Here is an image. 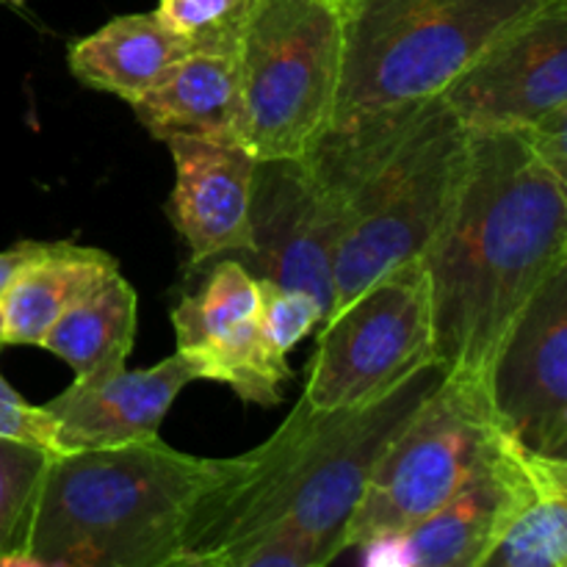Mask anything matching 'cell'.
I'll list each match as a JSON object with an SVG mask.
<instances>
[{"label": "cell", "instance_id": "31", "mask_svg": "<svg viewBox=\"0 0 567 567\" xmlns=\"http://www.w3.org/2000/svg\"><path fill=\"white\" fill-rule=\"evenodd\" d=\"M332 3H338V6H341V11H343V6H347V0H332Z\"/></svg>", "mask_w": 567, "mask_h": 567}, {"label": "cell", "instance_id": "29", "mask_svg": "<svg viewBox=\"0 0 567 567\" xmlns=\"http://www.w3.org/2000/svg\"><path fill=\"white\" fill-rule=\"evenodd\" d=\"M3 347H9V343H6V327H3V310H0V349Z\"/></svg>", "mask_w": 567, "mask_h": 567}, {"label": "cell", "instance_id": "22", "mask_svg": "<svg viewBox=\"0 0 567 567\" xmlns=\"http://www.w3.org/2000/svg\"><path fill=\"white\" fill-rule=\"evenodd\" d=\"M50 457L44 449L0 437V554L22 548Z\"/></svg>", "mask_w": 567, "mask_h": 567}, {"label": "cell", "instance_id": "11", "mask_svg": "<svg viewBox=\"0 0 567 567\" xmlns=\"http://www.w3.org/2000/svg\"><path fill=\"white\" fill-rule=\"evenodd\" d=\"M437 97L471 133L526 131L567 105V0L493 44Z\"/></svg>", "mask_w": 567, "mask_h": 567}, {"label": "cell", "instance_id": "12", "mask_svg": "<svg viewBox=\"0 0 567 567\" xmlns=\"http://www.w3.org/2000/svg\"><path fill=\"white\" fill-rule=\"evenodd\" d=\"M177 352L199 369V380L230 385L244 402L275 408L291 380L260 336L258 280L238 260L214 266L208 282L172 310Z\"/></svg>", "mask_w": 567, "mask_h": 567}, {"label": "cell", "instance_id": "24", "mask_svg": "<svg viewBox=\"0 0 567 567\" xmlns=\"http://www.w3.org/2000/svg\"><path fill=\"white\" fill-rule=\"evenodd\" d=\"M260 291V336L266 349L277 360H286L288 352L308 336L313 327L324 324L321 305L310 293L282 288L277 282L258 280Z\"/></svg>", "mask_w": 567, "mask_h": 567}, {"label": "cell", "instance_id": "16", "mask_svg": "<svg viewBox=\"0 0 567 567\" xmlns=\"http://www.w3.org/2000/svg\"><path fill=\"white\" fill-rule=\"evenodd\" d=\"M474 567H567V460L515 446L507 509Z\"/></svg>", "mask_w": 567, "mask_h": 567}, {"label": "cell", "instance_id": "5", "mask_svg": "<svg viewBox=\"0 0 567 567\" xmlns=\"http://www.w3.org/2000/svg\"><path fill=\"white\" fill-rule=\"evenodd\" d=\"M557 0H347L327 131L413 109Z\"/></svg>", "mask_w": 567, "mask_h": 567}, {"label": "cell", "instance_id": "17", "mask_svg": "<svg viewBox=\"0 0 567 567\" xmlns=\"http://www.w3.org/2000/svg\"><path fill=\"white\" fill-rule=\"evenodd\" d=\"M131 105L138 122L158 138L166 133H194L238 142V53H188Z\"/></svg>", "mask_w": 567, "mask_h": 567}, {"label": "cell", "instance_id": "7", "mask_svg": "<svg viewBox=\"0 0 567 567\" xmlns=\"http://www.w3.org/2000/svg\"><path fill=\"white\" fill-rule=\"evenodd\" d=\"M493 430L491 388L474 377L443 374L377 460L341 546L402 537L430 518L471 480Z\"/></svg>", "mask_w": 567, "mask_h": 567}, {"label": "cell", "instance_id": "6", "mask_svg": "<svg viewBox=\"0 0 567 567\" xmlns=\"http://www.w3.org/2000/svg\"><path fill=\"white\" fill-rule=\"evenodd\" d=\"M343 14L332 0H258L238 42V142L258 161L302 158L330 127Z\"/></svg>", "mask_w": 567, "mask_h": 567}, {"label": "cell", "instance_id": "8", "mask_svg": "<svg viewBox=\"0 0 567 567\" xmlns=\"http://www.w3.org/2000/svg\"><path fill=\"white\" fill-rule=\"evenodd\" d=\"M430 365H437L432 291L419 258L382 275L321 324L302 399L321 413L365 408Z\"/></svg>", "mask_w": 567, "mask_h": 567}, {"label": "cell", "instance_id": "4", "mask_svg": "<svg viewBox=\"0 0 567 567\" xmlns=\"http://www.w3.org/2000/svg\"><path fill=\"white\" fill-rule=\"evenodd\" d=\"M219 460L161 437L50 457L22 551L55 567H155L177 554Z\"/></svg>", "mask_w": 567, "mask_h": 567}, {"label": "cell", "instance_id": "14", "mask_svg": "<svg viewBox=\"0 0 567 567\" xmlns=\"http://www.w3.org/2000/svg\"><path fill=\"white\" fill-rule=\"evenodd\" d=\"M177 181L172 225L186 241L192 264L249 249V205L258 158L233 138L166 133Z\"/></svg>", "mask_w": 567, "mask_h": 567}, {"label": "cell", "instance_id": "3", "mask_svg": "<svg viewBox=\"0 0 567 567\" xmlns=\"http://www.w3.org/2000/svg\"><path fill=\"white\" fill-rule=\"evenodd\" d=\"M468 147V127L446 100L432 97L324 131L305 153L343 203L332 313L382 275L430 252L463 188Z\"/></svg>", "mask_w": 567, "mask_h": 567}, {"label": "cell", "instance_id": "23", "mask_svg": "<svg viewBox=\"0 0 567 567\" xmlns=\"http://www.w3.org/2000/svg\"><path fill=\"white\" fill-rule=\"evenodd\" d=\"M332 554L310 537L280 532L238 554H188L177 551L155 567H327Z\"/></svg>", "mask_w": 567, "mask_h": 567}, {"label": "cell", "instance_id": "15", "mask_svg": "<svg viewBox=\"0 0 567 567\" xmlns=\"http://www.w3.org/2000/svg\"><path fill=\"white\" fill-rule=\"evenodd\" d=\"M518 441L498 426L471 480L441 509L402 535L410 567H474L496 537L513 491Z\"/></svg>", "mask_w": 567, "mask_h": 567}, {"label": "cell", "instance_id": "20", "mask_svg": "<svg viewBox=\"0 0 567 567\" xmlns=\"http://www.w3.org/2000/svg\"><path fill=\"white\" fill-rule=\"evenodd\" d=\"M138 299L116 271L72 305L48 330L39 347L64 360L75 377L122 369L136 341Z\"/></svg>", "mask_w": 567, "mask_h": 567}, {"label": "cell", "instance_id": "1", "mask_svg": "<svg viewBox=\"0 0 567 567\" xmlns=\"http://www.w3.org/2000/svg\"><path fill=\"white\" fill-rule=\"evenodd\" d=\"M424 264L437 365L487 385L515 319L567 266V177L520 131L471 133L463 188Z\"/></svg>", "mask_w": 567, "mask_h": 567}, {"label": "cell", "instance_id": "13", "mask_svg": "<svg viewBox=\"0 0 567 567\" xmlns=\"http://www.w3.org/2000/svg\"><path fill=\"white\" fill-rule=\"evenodd\" d=\"M199 380V369L175 352L150 369L125 365L92 377H75L64 393L44 404L59 424L61 452L116 449L155 441L177 393Z\"/></svg>", "mask_w": 567, "mask_h": 567}, {"label": "cell", "instance_id": "18", "mask_svg": "<svg viewBox=\"0 0 567 567\" xmlns=\"http://www.w3.org/2000/svg\"><path fill=\"white\" fill-rule=\"evenodd\" d=\"M192 53L186 39L150 14H122L70 48V70L86 86L133 103Z\"/></svg>", "mask_w": 567, "mask_h": 567}, {"label": "cell", "instance_id": "2", "mask_svg": "<svg viewBox=\"0 0 567 567\" xmlns=\"http://www.w3.org/2000/svg\"><path fill=\"white\" fill-rule=\"evenodd\" d=\"M441 380V365H430L382 402L354 410L321 413L299 399L269 441L219 460L188 509L177 551L238 554L297 532L338 557L377 460Z\"/></svg>", "mask_w": 567, "mask_h": 567}, {"label": "cell", "instance_id": "26", "mask_svg": "<svg viewBox=\"0 0 567 567\" xmlns=\"http://www.w3.org/2000/svg\"><path fill=\"white\" fill-rule=\"evenodd\" d=\"M520 133L529 138L535 153L540 155L557 175L567 177V105L565 109H557L554 114H548L546 120L535 122V125L526 127V131Z\"/></svg>", "mask_w": 567, "mask_h": 567}, {"label": "cell", "instance_id": "21", "mask_svg": "<svg viewBox=\"0 0 567 567\" xmlns=\"http://www.w3.org/2000/svg\"><path fill=\"white\" fill-rule=\"evenodd\" d=\"M258 0H158L155 14L186 39L192 53H238L244 25Z\"/></svg>", "mask_w": 567, "mask_h": 567}, {"label": "cell", "instance_id": "9", "mask_svg": "<svg viewBox=\"0 0 567 567\" xmlns=\"http://www.w3.org/2000/svg\"><path fill=\"white\" fill-rule=\"evenodd\" d=\"M343 227L341 194L308 158L258 161L249 205V249L236 255L255 277L305 291L324 321L336 302V252Z\"/></svg>", "mask_w": 567, "mask_h": 567}, {"label": "cell", "instance_id": "30", "mask_svg": "<svg viewBox=\"0 0 567 567\" xmlns=\"http://www.w3.org/2000/svg\"><path fill=\"white\" fill-rule=\"evenodd\" d=\"M6 3H9V6H17V9H20V6L25 3V0H6Z\"/></svg>", "mask_w": 567, "mask_h": 567}, {"label": "cell", "instance_id": "10", "mask_svg": "<svg viewBox=\"0 0 567 567\" xmlns=\"http://www.w3.org/2000/svg\"><path fill=\"white\" fill-rule=\"evenodd\" d=\"M487 388L493 415L513 441L543 457L567 460V266L515 319Z\"/></svg>", "mask_w": 567, "mask_h": 567}, {"label": "cell", "instance_id": "27", "mask_svg": "<svg viewBox=\"0 0 567 567\" xmlns=\"http://www.w3.org/2000/svg\"><path fill=\"white\" fill-rule=\"evenodd\" d=\"M53 247L55 241H20L14 244V247L3 249V252H0V297L9 291L14 277L20 275L25 266H31L33 260L44 258Z\"/></svg>", "mask_w": 567, "mask_h": 567}, {"label": "cell", "instance_id": "25", "mask_svg": "<svg viewBox=\"0 0 567 567\" xmlns=\"http://www.w3.org/2000/svg\"><path fill=\"white\" fill-rule=\"evenodd\" d=\"M0 437L28 446L44 449L48 454H64L59 441V424L44 408L28 404L9 382L0 377Z\"/></svg>", "mask_w": 567, "mask_h": 567}, {"label": "cell", "instance_id": "28", "mask_svg": "<svg viewBox=\"0 0 567 567\" xmlns=\"http://www.w3.org/2000/svg\"><path fill=\"white\" fill-rule=\"evenodd\" d=\"M0 567H55V565L42 563V559L33 557V554L22 551V548H14V551L9 554H0Z\"/></svg>", "mask_w": 567, "mask_h": 567}, {"label": "cell", "instance_id": "19", "mask_svg": "<svg viewBox=\"0 0 567 567\" xmlns=\"http://www.w3.org/2000/svg\"><path fill=\"white\" fill-rule=\"evenodd\" d=\"M116 271H120V264L114 255L103 249L55 241V247L44 258L25 266L14 277L9 291L0 297L6 343L39 347L50 327L72 305L81 302Z\"/></svg>", "mask_w": 567, "mask_h": 567}]
</instances>
